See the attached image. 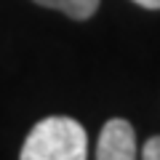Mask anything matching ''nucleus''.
Masks as SVG:
<instances>
[{
  "instance_id": "nucleus-1",
  "label": "nucleus",
  "mask_w": 160,
  "mask_h": 160,
  "mask_svg": "<svg viewBox=\"0 0 160 160\" xmlns=\"http://www.w3.org/2000/svg\"><path fill=\"white\" fill-rule=\"evenodd\" d=\"M88 155V136L78 120L51 115L40 120L24 139L22 160H83Z\"/></svg>"
},
{
  "instance_id": "nucleus-2",
  "label": "nucleus",
  "mask_w": 160,
  "mask_h": 160,
  "mask_svg": "<svg viewBox=\"0 0 160 160\" xmlns=\"http://www.w3.org/2000/svg\"><path fill=\"white\" fill-rule=\"evenodd\" d=\"M136 155H139V147H136L133 126L123 118L107 120L96 142V158L99 160H133Z\"/></svg>"
},
{
  "instance_id": "nucleus-3",
  "label": "nucleus",
  "mask_w": 160,
  "mask_h": 160,
  "mask_svg": "<svg viewBox=\"0 0 160 160\" xmlns=\"http://www.w3.org/2000/svg\"><path fill=\"white\" fill-rule=\"evenodd\" d=\"M35 3L38 6H46V8H56V11L67 13L75 22H83V19H91L96 13L102 0H35Z\"/></svg>"
},
{
  "instance_id": "nucleus-4",
  "label": "nucleus",
  "mask_w": 160,
  "mask_h": 160,
  "mask_svg": "<svg viewBox=\"0 0 160 160\" xmlns=\"http://www.w3.org/2000/svg\"><path fill=\"white\" fill-rule=\"evenodd\" d=\"M139 155H142L144 160H160V136H152L142 149H139Z\"/></svg>"
},
{
  "instance_id": "nucleus-5",
  "label": "nucleus",
  "mask_w": 160,
  "mask_h": 160,
  "mask_svg": "<svg viewBox=\"0 0 160 160\" xmlns=\"http://www.w3.org/2000/svg\"><path fill=\"white\" fill-rule=\"evenodd\" d=\"M136 6H142V8H149V11H158L160 8V0H133Z\"/></svg>"
}]
</instances>
